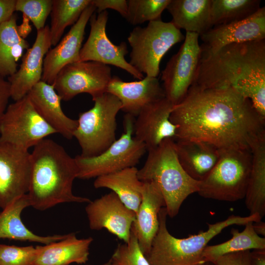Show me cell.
<instances>
[{"mask_svg": "<svg viewBox=\"0 0 265 265\" xmlns=\"http://www.w3.org/2000/svg\"><path fill=\"white\" fill-rule=\"evenodd\" d=\"M183 44L161 72L165 97L175 106L186 96L195 78L201 56L199 35L186 32Z\"/></svg>", "mask_w": 265, "mask_h": 265, "instance_id": "11", "label": "cell"}, {"mask_svg": "<svg viewBox=\"0 0 265 265\" xmlns=\"http://www.w3.org/2000/svg\"><path fill=\"white\" fill-rule=\"evenodd\" d=\"M259 0H211L212 27L245 19L260 8Z\"/></svg>", "mask_w": 265, "mask_h": 265, "instance_id": "32", "label": "cell"}, {"mask_svg": "<svg viewBox=\"0 0 265 265\" xmlns=\"http://www.w3.org/2000/svg\"><path fill=\"white\" fill-rule=\"evenodd\" d=\"M253 228L255 233L262 237L265 236V223L261 220L253 222Z\"/></svg>", "mask_w": 265, "mask_h": 265, "instance_id": "42", "label": "cell"}, {"mask_svg": "<svg viewBox=\"0 0 265 265\" xmlns=\"http://www.w3.org/2000/svg\"><path fill=\"white\" fill-rule=\"evenodd\" d=\"M167 210L161 209L159 214L158 231L147 256L150 265H202L203 253L208 242L225 228L233 225H243L250 221L262 220L258 214L240 216L232 214L224 220L208 224V229L186 238H176L166 227Z\"/></svg>", "mask_w": 265, "mask_h": 265, "instance_id": "4", "label": "cell"}, {"mask_svg": "<svg viewBox=\"0 0 265 265\" xmlns=\"http://www.w3.org/2000/svg\"><path fill=\"white\" fill-rule=\"evenodd\" d=\"M202 265H215L214 264L211 262H205Z\"/></svg>", "mask_w": 265, "mask_h": 265, "instance_id": "43", "label": "cell"}, {"mask_svg": "<svg viewBox=\"0 0 265 265\" xmlns=\"http://www.w3.org/2000/svg\"><path fill=\"white\" fill-rule=\"evenodd\" d=\"M170 120L178 126L177 140L210 144L218 150L251 149L265 135V120L251 102L231 87L203 88L191 85Z\"/></svg>", "mask_w": 265, "mask_h": 265, "instance_id": "1", "label": "cell"}, {"mask_svg": "<svg viewBox=\"0 0 265 265\" xmlns=\"http://www.w3.org/2000/svg\"><path fill=\"white\" fill-rule=\"evenodd\" d=\"M17 16L13 14L0 26V76L4 78L17 70V62L29 44L19 33Z\"/></svg>", "mask_w": 265, "mask_h": 265, "instance_id": "29", "label": "cell"}, {"mask_svg": "<svg viewBox=\"0 0 265 265\" xmlns=\"http://www.w3.org/2000/svg\"><path fill=\"white\" fill-rule=\"evenodd\" d=\"M171 0H129L125 19L132 25L160 19Z\"/></svg>", "mask_w": 265, "mask_h": 265, "instance_id": "33", "label": "cell"}, {"mask_svg": "<svg viewBox=\"0 0 265 265\" xmlns=\"http://www.w3.org/2000/svg\"><path fill=\"white\" fill-rule=\"evenodd\" d=\"M134 116L126 114L124 132L106 151L93 157L76 156L78 178L86 180L135 166L146 153V145L134 136Z\"/></svg>", "mask_w": 265, "mask_h": 265, "instance_id": "9", "label": "cell"}, {"mask_svg": "<svg viewBox=\"0 0 265 265\" xmlns=\"http://www.w3.org/2000/svg\"><path fill=\"white\" fill-rule=\"evenodd\" d=\"M112 77L109 65L78 61L62 68L53 84L62 100L70 101L81 93H88L93 99L106 92Z\"/></svg>", "mask_w": 265, "mask_h": 265, "instance_id": "12", "label": "cell"}, {"mask_svg": "<svg viewBox=\"0 0 265 265\" xmlns=\"http://www.w3.org/2000/svg\"><path fill=\"white\" fill-rule=\"evenodd\" d=\"M109 261L110 265H150L131 231L128 242L118 245Z\"/></svg>", "mask_w": 265, "mask_h": 265, "instance_id": "34", "label": "cell"}, {"mask_svg": "<svg viewBox=\"0 0 265 265\" xmlns=\"http://www.w3.org/2000/svg\"><path fill=\"white\" fill-rule=\"evenodd\" d=\"M185 37L171 22L161 19L149 22L144 27L136 26L128 37L131 47L129 63L142 74L157 77L163 56Z\"/></svg>", "mask_w": 265, "mask_h": 265, "instance_id": "8", "label": "cell"}, {"mask_svg": "<svg viewBox=\"0 0 265 265\" xmlns=\"http://www.w3.org/2000/svg\"><path fill=\"white\" fill-rule=\"evenodd\" d=\"M30 206L26 194L15 200L0 212V238L36 242L48 244L62 240L67 235L41 236L34 234L24 224L21 218L23 210Z\"/></svg>", "mask_w": 265, "mask_h": 265, "instance_id": "25", "label": "cell"}, {"mask_svg": "<svg viewBox=\"0 0 265 265\" xmlns=\"http://www.w3.org/2000/svg\"><path fill=\"white\" fill-rule=\"evenodd\" d=\"M202 53H213L231 44L265 40V7L249 17L214 26L200 35Z\"/></svg>", "mask_w": 265, "mask_h": 265, "instance_id": "16", "label": "cell"}, {"mask_svg": "<svg viewBox=\"0 0 265 265\" xmlns=\"http://www.w3.org/2000/svg\"><path fill=\"white\" fill-rule=\"evenodd\" d=\"M250 265H265V249H254L250 252Z\"/></svg>", "mask_w": 265, "mask_h": 265, "instance_id": "41", "label": "cell"}, {"mask_svg": "<svg viewBox=\"0 0 265 265\" xmlns=\"http://www.w3.org/2000/svg\"><path fill=\"white\" fill-rule=\"evenodd\" d=\"M211 4V0H171L166 9L176 27L200 36L212 27Z\"/></svg>", "mask_w": 265, "mask_h": 265, "instance_id": "26", "label": "cell"}, {"mask_svg": "<svg viewBox=\"0 0 265 265\" xmlns=\"http://www.w3.org/2000/svg\"><path fill=\"white\" fill-rule=\"evenodd\" d=\"M31 175L28 191L30 206L44 211L63 203H89L74 195L78 169L75 158L53 140L45 138L30 153Z\"/></svg>", "mask_w": 265, "mask_h": 265, "instance_id": "3", "label": "cell"}, {"mask_svg": "<svg viewBox=\"0 0 265 265\" xmlns=\"http://www.w3.org/2000/svg\"><path fill=\"white\" fill-rule=\"evenodd\" d=\"M51 46L49 26L47 25L37 30L34 43L23 55L19 68L8 77L11 98L14 101L26 96L41 80L44 59Z\"/></svg>", "mask_w": 265, "mask_h": 265, "instance_id": "18", "label": "cell"}, {"mask_svg": "<svg viewBox=\"0 0 265 265\" xmlns=\"http://www.w3.org/2000/svg\"><path fill=\"white\" fill-rule=\"evenodd\" d=\"M179 161L192 179L201 181L217 163L220 152L213 145L201 141L174 140Z\"/></svg>", "mask_w": 265, "mask_h": 265, "instance_id": "24", "label": "cell"}, {"mask_svg": "<svg viewBox=\"0 0 265 265\" xmlns=\"http://www.w3.org/2000/svg\"><path fill=\"white\" fill-rule=\"evenodd\" d=\"M252 163L245 203L250 214L265 215V135L251 149Z\"/></svg>", "mask_w": 265, "mask_h": 265, "instance_id": "28", "label": "cell"}, {"mask_svg": "<svg viewBox=\"0 0 265 265\" xmlns=\"http://www.w3.org/2000/svg\"><path fill=\"white\" fill-rule=\"evenodd\" d=\"M253 221L245 225L242 232L232 228V238L229 240L214 245H207L204 250L205 262L213 263L219 257L225 254L254 249H265V238L257 235L253 228Z\"/></svg>", "mask_w": 265, "mask_h": 265, "instance_id": "30", "label": "cell"}, {"mask_svg": "<svg viewBox=\"0 0 265 265\" xmlns=\"http://www.w3.org/2000/svg\"><path fill=\"white\" fill-rule=\"evenodd\" d=\"M85 212L91 229H106L124 242H128L136 213L127 208L114 192L88 203Z\"/></svg>", "mask_w": 265, "mask_h": 265, "instance_id": "15", "label": "cell"}, {"mask_svg": "<svg viewBox=\"0 0 265 265\" xmlns=\"http://www.w3.org/2000/svg\"><path fill=\"white\" fill-rule=\"evenodd\" d=\"M138 170L133 166L98 177L94 186L111 190L127 208L136 214L142 200L143 186V182L138 178Z\"/></svg>", "mask_w": 265, "mask_h": 265, "instance_id": "27", "label": "cell"}, {"mask_svg": "<svg viewBox=\"0 0 265 265\" xmlns=\"http://www.w3.org/2000/svg\"><path fill=\"white\" fill-rule=\"evenodd\" d=\"M108 19L106 10L93 13L90 19V31L88 38L82 46L80 53V61H93L107 65H113L127 71L134 78L141 80L143 75L138 72L125 59L128 53L127 44H114L106 33Z\"/></svg>", "mask_w": 265, "mask_h": 265, "instance_id": "13", "label": "cell"}, {"mask_svg": "<svg viewBox=\"0 0 265 265\" xmlns=\"http://www.w3.org/2000/svg\"><path fill=\"white\" fill-rule=\"evenodd\" d=\"M106 92L120 101L121 110L137 116L147 105L165 97V92L157 77H144L134 81H124L117 76L112 77Z\"/></svg>", "mask_w": 265, "mask_h": 265, "instance_id": "20", "label": "cell"}, {"mask_svg": "<svg viewBox=\"0 0 265 265\" xmlns=\"http://www.w3.org/2000/svg\"><path fill=\"white\" fill-rule=\"evenodd\" d=\"M96 10L91 3L58 43L47 53L41 80L53 84L59 72L66 65L80 61V53L86 25Z\"/></svg>", "mask_w": 265, "mask_h": 265, "instance_id": "17", "label": "cell"}, {"mask_svg": "<svg viewBox=\"0 0 265 265\" xmlns=\"http://www.w3.org/2000/svg\"><path fill=\"white\" fill-rule=\"evenodd\" d=\"M218 160L200 181L198 193L213 200L234 202L245 198L252 163L247 149L219 151Z\"/></svg>", "mask_w": 265, "mask_h": 265, "instance_id": "6", "label": "cell"}, {"mask_svg": "<svg viewBox=\"0 0 265 265\" xmlns=\"http://www.w3.org/2000/svg\"><path fill=\"white\" fill-rule=\"evenodd\" d=\"M250 250L242 251L223 255L213 263L215 265H250Z\"/></svg>", "mask_w": 265, "mask_h": 265, "instance_id": "37", "label": "cell"}, {"mask_svg": "<svg viewBox=\"0 0 265 265\" xmlns=\"http://www.w3.org/2000/svg\"><path fill=\"white\" fill-rule=\"evenodd\" d=\"M92 100L94 106L79 114L73 135L83 157L100 155L116 140V116L122 107L119 100L107 92Z\"/></svg>", "mask_w": 265, "mask_h": 265, "instance_id": "7", "label": "cell"}, {"mask_svg": "<svg viewBox=\"0 0 265 265\" xmlns=\"http://www.w3.org/2000/svg\"><path fill=\"white\" fill-rule=\"evenodd\" d=\"M98 13L111 9L117 11L124 18L128 11V2L126 0H92Z\"/></svg>", "mask_w": 265, "mask_h": 265, "instance_id": "38", "label": "cell"}, {"mask_svg": "<svg viewBox=\"0 0 265 265\" xmlns=\"http://www.w3.org/2000/svg\"><path fill=\"white\" fill-rule=\"evenodd\" d=\"M36 253L33 246L0 244V265H32Z\"/></svg>", "mask_w": 265, "mask_h": 265, "instance_id": "36", "label": "cell"}, {"mask_svg": "<svg viewBox=\"0 0 265 265\" xmlns=\"http://www.w3.org/2000/svg\"><path fill=\"white\" fill-rule=\"evenodd\" d=\"M110 261L109 260L108 262L103 264H102V265H110Z\"/></svg>", "mask_w": 265, "mask_h": 265, "instance_id": "44", "label": "cell"}, {"mask_svg": "<svg viewBox=\"0 0 265 265\" xmlns=\"http://www.w3.org/2000/svg\"><path fill=\"white\" fill-rule=\"evenodd\" d=\"M147 151L146 161L138 170V178L142 182L153 181L158 185L164 199L167 215L173 217L186 198L198 192L200 181L192 179L183 168L173 139H166Z\"/></svg>", "mask_w": 265, "mask_h": 265, "instance_id": "5", "label": "cell"}, {"mask_svg": "<svg viewBox=\"0 0 265 265\" xmlns=\"http://www.w3.org/2000/svg\"><path fill=\"white\" fill-rule=\"evenodd\" d=\"M31 169L28 150L0 141V208L27 193Z\"/></svg>", "mask_w": 265, "mask_h": 265, "instance_id": "14", "label": "cell"}, {"mask_svg": "<svg viewBox=\"0 0 265 265\" xmlns=\"http://www.w3.org/2000/svg\"><path fill=\"white\" fill-rule=\"evenodd\" d=\"M16 2V0H0V26L14 14Z\"/></svg>", "mask_w": 265, "mask_h": 265, "instance_id": "40", "label": "cell"}, {"mask_svg": "<svg viewBox=\"0 0 265 265\" xmlns=\"http://www.w3.org/2000/svg\"><path fill=\"white\" fill-rule=\"evenodd\" d=\"M55 133L27 95L8 105L0 120V141L26 150Z\"/></svg>", "mask_w": 265, "mask_h": 265, "instance_id": "10", "label": "cell"}, {"mask_svg": "<svg viewBox=\"0 0 265 265\" xmlns=\"http://www.w3.org/2000/svg\"><path fill=\"white\" fill-rule=\"evenodd\" d=\"M173 106L165 98L147 105L137 115L134 136L146 145L147 150L156 147L166 139H175L178 126L170 120Z\"/></svg>", "mask_w": 265, "mask_h": 265, "instance_id": "19", "label": "cell"}, {"mask_svg": "<svg viewBox=\"0 0 265 265\" xmlns=\"http://www.w3.org/2000/svg\"><path fill=\"white\" fill-rule=\"evenodd\" d=\"M192 85L231 87L250 100L265 120V40L226 45L202 53Z\"/></svg>", "mask_w": 265, "mask_h": 265, "instance_id": "2", "label": "cell"}, {"mask_svg": "<svg viewBox=\"0 0 265 265\" xmlns=\"http://www.w3.org/2000/svg\"><path fill=\"white\" fill-rule=\"evenodd\" d=\"M93 238H78L74 233L64 239L35 247L32 265H68L84 264L88 260L89 247Z\"/></svg>", "mask_w": 265, "mask_h": 265, "instance_id": "23", "label": "cell"}, {"mask_svg": "<svg viewBox=\"0 0 265 265\" xmlns=\"http://www.w3.org/2000/svg\"><path fill=\"white\" fill-rule=\"evenodd\" d=\"M10 98L9 83L7 80L0 76V120L7 108Z\"/></svg>", "mask_w": 265, "mask_h": 265, "instance_id": "39", "label": "cell"}, {"mask_svg": "<svg viewBox=\"0 0 265 265\" xmlns=\"http://www.w3.org/2000/svg\"><path fill=\"white\" fill-rule=\"evenodd\" d=\"M52 3L53 0H16L15 10L22 12L38 30L45 26Z\"/></svg>", "mask_w": 265, "mask_h": 265, "instance_id": "35", "label": "cell"}, {"mask_svg": "<svg viewBox=\"0 0 265 265\" xmlns=\"http://www.w3.org/2000/svg\"><path fill=\"white\" fill-rule=\"evenodd\" d=\"M142 200L131 231L136 237L146 257L159 229V214L165 207L164 198L158 185L153 181L143 182Z\"/></svg>", "mask_w": 265, "mask_h": 265, "instance_id": "21", "label": "cell"}, {"mask_svg": "<svg viewBox=\"0 0 265 265\" xmlns=\"http://www.w3.org/2000/svg\"><path fill=\"white\" fill-rule=\"evenodd\" d=\"M91 3V0H53L49 27L52 46L58 43L66 28L74 25Z\"/></svg>", "mask_w": 265, "mask_h": 265, "instance_id": "31", "label": "cell"}, {"mask_svg": "<svg viewBox=\"0 0 265 265\" xmlns=\"http://www.w3.org/2000/svg\"><path fill=\"white\" fill-rule=\"evenodd\" d=\"M40 116L56 132L67 139L73 137L78 120L68 117L61 106V97L53 84L42 80L36 84L27 94Z\"/></svg>", "mask_w": 265, "mask_h": 265, "instance_id": "22", "label": "cell"}]
</instances>
